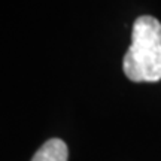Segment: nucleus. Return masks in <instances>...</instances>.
I'll list each match as a JSON object with an SVG mask.
<instances>
[{
  "instance_id": "obj_2",
  "label": "nucleus",
  "mask_w": 161,
  "mask_h": 161,
  "mask_svg": "<svg viewBox=\"0 0 161 161\" xmlns=\"http://www.w3.org/2000/svg\"><path fill=\"white\" fill-rule=\"evenodd\" d=\"M67 145L61 139H49L36 151L31 161H67Z\"/></svg>"
},
{
  "instance_id": "obj_1",
  "label": "nucleus",
  "mask_w": 161,
  "mask_h": 161,
  "mask_svg": "<svg viewBox=\"0 0 161 161\" xmlns=\"http://www.w3.org/2000/svg\"><path fill=\"white\" fill-rule=\"evenodd\" d=\"M122 69L133 82L161 80V23L157 18L142 15L134 21Z\"/></svg>"
}]
</instances>
